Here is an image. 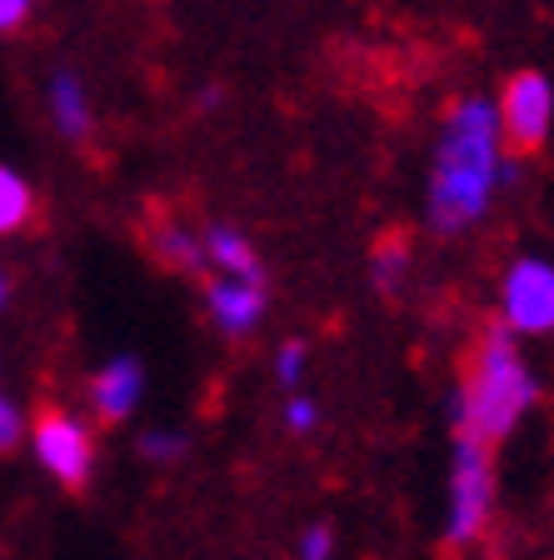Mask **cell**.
Masks as SVG:
<instances>
[{
	"label": "cell",
	"instance_id": "10",
	"mask_svg": "<svg viewBox=\"0 0 554 560\" xmlns=\"http://www.w3.org/2000/svg\"><path fill=\"white\" fill-rule=\"evenodd\" d=\"M200 241H205V260L215 276H240V280H266V266H260V256H255V245L245 231H235V225L215 221L200 231Z\"/></svg>",
	"mask_w": 554,
	"mask_h": 560
},
{
	"label": "cell",
	"instance_id": "13",
	"mask_svg": "<svg viewBox=\"0 0 554 560\" xmlns=\"http://www.w3.org/2000/svg\"><path fill=\"white\" fill-rule=\"evenodd\" d=\"M404 270H410V245L404 241H385L380 250H375V260H369V280H375V291H400Z\"/></svg>",
	"mask_w": 554,
	"mask_h": 560
},
{
	"label": "cell",
	"instance_id": "9",
	"mask_svg": "<svg viewBox=\"0 0 554 560\" xmlns=\"http://www.w3.org/2000/svg\"><path fill=\"white\" fill-rule=\"evenodd\" d=\"M46 110H50V126L60 130L66 140H85L95 126V110H91V91H85L81 75L70 70H56L46 85Z\"/></svg>",
	"mask_w": 554,
	"mask_h": 560
},
{
	"label": "cell",
	"instance_id": "19",
	"mask_svg": "<svg viewBox=\"0 0 554 560\" xmlns=\"http://www.w3.org/2000/svg\"><path fill=\"white\" fill-rule=\"evenodd\" d=\"M35 15V0H0V35H15Z\"/></svg>",
	"mask_w": 554,
	"mask_h": 560
},
{
	"label": "cell",
	"instance_id": "11",
	"mask_svg": "<svg viewBox=\"0 0 554 560\" xmlns=\"http://www.w3.org/2000/svg\"><path fill=\"white\" fill-rule=\"evenodd\" d=\"M155 256H161L170 270H180V276H200V270H210L200 231H190V225H180V221H165L161 231H155Z\"/></svg>",
	"mask_w": 554,
	"mask_h": 560
},
{
	"label": "cell",
	"instance_id": "3",
	"mask_svg": "<svg viewBox=\"0 0 554 560\" xmlns=\"http://www.w3.org/2000/svg\"><path fill=\"white\" fill-rule=\"evenodd\" d=\"M490 515H495V466H490V441L455 425L450 451V505H445V540L470 546L485 536Z\"/></svg>",
	"mask_w": 554,
	"mask_h": 560
},
{
	"label": "cell",
	"instance_id": "20",
	"mask_svg": "<svg viewBox=\"0 0 554 560\" xmlns=\"http://www.w3.org/2000/svg\"><path fill=\"white\" fill-rule=\"evenodd\" d=\"M5 301H11V280H5V270H0V311H5Z\"/></svg>",
	"mask_w": 554,
	"mask_h": 560
},
{
	"label": "cell",
	"instance_id": "7",
	"mask_svg": "<svg viewBox=\"0 0 554 560\" xmlns=\"http://www.w3.org/2000/svg\"><path fill=\"white\" fill-rule=\"evenodd\" d=\"M85 396H91V410L101 420H130L140 410V400H145V365H140L135 355L105 361L101 371L91 375Z\"/></svg>",
	"mask_w": 554,
	"mask_h": 560
},
{
	"label": "cell",
	"instance_id": "12",
	"mask_svg": "<svg viewBox=\"0 0 554 560\" xmlns=\"http://www.w3.org/2000/svg\"><path fill=\"white\" fill-rule=\"evenodd\" d=\"M31 215H35V190H31V180H25L15 165L0 161V235L25 231V225H31Z\"/></svg>",
	"mask_w": 554,
	"mask_h": 560
},
{
	"label": "cell",
	"instance_id": "4",
	"mask_svg": "<svg viewBox=\"0 0 554 560\" xmlns=\"http://www.w3.org/2000/svg\"><path fill=\"white\" fill-rule=\"evenodd\" d=\"M499 326L515 336H554V266L544 256L509 260L499 280Z\"/></svg>",
	"mask_w": 554,
	"mask_h": 560
},
{
	"label": "cell",
	"instance_id": "17",
	"mask_svg": "<svg viewBox=\"0 0 554 560\" xmlns=\"http://www.w3.org/2000/svg\"><path fill=\"white\" fill-rule=\"evenodd\" d=\"M295 556L300 560H330L335 556V530L330 525H310L300 536V546H295Z\"/></svg>",
	"mask_w": 554,
	"mask_h": 560
},
{
	"label": "cell",
	"instance_id": "16",
	"mask_svg": "<svg viewBox=\"0 0 554 560\" xmlns=\"http://www.w3.org/2000/svg\"><path fill=\"white\" fill-rule=\"evenodd\" d=\"M315 425H320V406H315L310 396H300V390H295V396L285 400V431L290 435H310Z\"/></svg>",
	"mask_w": 554,
	"mask_h": 560
},
{
	"label": "cell",
	"instance_id": "2",
	"mask_svg": "<svg viewBox=\"0 0 554 560\" xmlns=\"http://www.w3.org/2000/svg\"><path fill=\"white\" fill-rule=\"evenodd\" d=\"M534 400H540L534 365L520 355V336L499 326L480 340L470 375H464V385L450 396V425L474 431L480 441L495 445L530 416Z\"/></svg>",
	"mask_w": 554,
	"mask_h": 560
},
{
	"label": "cell",
	"instance_id": "5",
	"mask_svg": "<svg viewBox=\"0 0 554 560\" xmlns=\"http://www.w3.org/2000/svg\"><path fill=\"white\" fill-rule=\"evenodd\" d=\"M31 451L40 470L66 490H85L95 470V441L85 431V420H75L70 410H40V420L31 425Z\"/></svg>",
	"mask_w": 554,
	"mask_h": 560
},
{
	"label": "cell",
	"instance_id": "8",
	"mask_svg": "<svg viewBox=\"0 0 554 560\" xmlns=\"http://www.w3.org/2000/svg\"><path fill=\"white\" fill-rule=\"evenodd\" d=\"M205 311L225 336H250V330L266 320V280L215 276L205 291Z\"/></svg>",
	"mask_w": 554,
	"mask_h": 560
},
{
	"label": "cell",
	"instance_id": "1",
	"mask_svg": "<svg viewBox=\"0 0 554 560\" xmlns=\"http://www.w3.org/2000/svg\"><path fill=\"white\" fill-rule=\"evenodd\" d=\"M520 165L505 155L499 110L485 95H460L439 120L425 180V221L435 235L460 241L490 215L499 190L515 186Z\"/></svg>",
	"mask_w": 554,
	"mask_h": 560
},
{
	"label": "cell",
	"instance_id": "15",
	"mask_svg": "<svg viewBox=\"0 0 554 560\" xmlns=\"http://www.w3.org/2000/svg\"><path fill=\"white\" fill-rule=\"evenodd\" d=\"M305 361H310V350H305V340H285V346L275 350V381L285 385V390H295L305 375Z\"/></svg>",
	"mask_w": 554,
	"mask_h": 560
},
{
	"label": "cell",
	"instance_id": "14",
	"mask_svg": "<svg viewBox=\"0 0 554 560\" xmlns=\"http://www.w3.org/2000/svg\"><path fill=\"white\" fill-rule=\"evenodd\" d=\"M185 451H190L185 431H170V425H151V431L140 435V455L145 460H180Z\"/></svg>",
	"mask_w": 554,
	"mask_h": 560
},
{
	"label": "cell",
	"instance_id": "6",
	"mask_svg": "<svg viewBox=\"0 0 554 560\" xmlns=\"http://www.w3.org/2000/svg\"><path fill=\"white\" fill-rule=\"evenodd\" d=\"M505 145L515 151H540L554 130V85L544 70H515L495 101Z\"/></svg>",
	"mask_w": 554,
	"mask_h": 560
},
{
	"label": "cell",
	"instance_id": "18",
	"mask_svg": "<svg viewBox=\"0 0 554 560\" xmlns=\"http://www.w3.org/2000/svg\"><path fill=\"white\" fill-rule=\"evenodd\" d=\"M21 435H25V416H21V406H15L11 396H0V455L15 451V445H21Z\"/></svg>",
	"mask_w": 554,
	"mask_h": 560
}]
</instances>
